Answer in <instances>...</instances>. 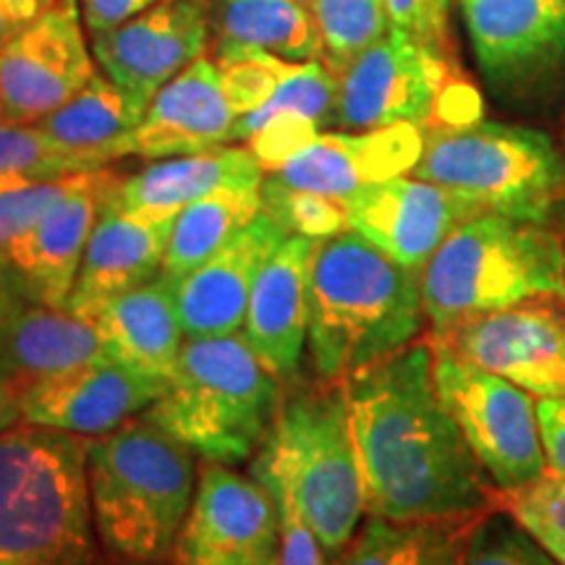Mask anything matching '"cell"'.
<instances>
[{
	"mask_svg": "<svg viewBox=\"0 0 565 565\" xmlns=\"http://www.w3.org/2000/svg\"><path fill=\"white\" fill-rule=\"evenodd\" d=\"M343 385L366 513L427 521L498 505V490L437 391L433 343L414 341Z\"/></svg>",
	"mask_w": 565,
	"mask_h": 565,
	"instance_id": "obj_1",
	"label": "cell"
},
{
	"mask_svg": "<svg viewBox=\"0 0 565 565\" xmlns=\"http://www.w3.org/2000/svg\"><path fill=\"white\" fill-rule=\"evenodd\" d=\"M249 477L291 503L328 561L341 555L366 513L345 385L286 380Z\"/></svg>",
	"mask_w": 565,
	"mask_h": 565,
	"instance_id": "obj_2",
	"label": "cell"
},
{
	"mask_svg": "<svg viewBox=\"0 0 565 565\" xmlns=\"http://www.w3.org/2000/svg\"><path fill=\"white\" fill-rule=\"evenodd\" d=\"M422 273L343 231L315 246L309 359L317 377L345 383L416 341L424 324Z\"/></svg>",
	"mask_w": 565,
	"mask_h": 565,
	"instance_id": "obj_3",
	"label": "cell"
},
{
	"mask_svg": "<svg viewBox=\"0 0 565 565\" xmlns=\"http://www.w3.org/2000/svg\"><path fill=\"white\" fill-rule=\"evenodd\" d=\"M92 519L108 563L173 557L196 487L194 450L145 416L89 437Z\"/></svg>",
	"mask_w": 565,
	"mask_h": 565,
	"instance_id": "obj_4",
	"label": "cell"
},
{
	"mask_svg": "<svg viewBox=\"0 0 565 565\" xmlns=\"http://www.w3.org/2000/svg\"><path fill=\"white\" fill-rule=\"evenodd\" d=\"M87 450L38 424L0 435V565H100Z\"/></svg>",
	"mask_w": 565,
	"mask_h": 565,
	"instance_id": "obj_5",
	"label": "cell"
},
{
	"mask_svg": "<svg viewBox=\"0 0 565 565\" xmlns=\"http://www.w3.org/2000/svg\"><path fill=\"white\" fill-rule=\"evenodd\" d=\"M532 299H565V249L550 223L482 212L458 225L422 270V303L435 338Z\"/></svg>",
	"mask_w": 565,
	"mask_h": 565,
	"instance_id": "obj_6",
	"label": "cell"
},
{
	"mask_svg": "<svg viewBox=\"0 0 565 565\" xmlns=\"http://www.w3.org/2000/svg\"><path fill=\"white\" fill-rule=\"evenodd\" d=\"M282 380L259 362L244 335L186 338L179 362L145 419L204 461L242 463L265 443Z\"/></svg>",
	"mask_w": 565,
	"mask_h": 565,
	"instance_id": "obj_7",
	"label": "cell"
},
{
	"mask_svg": "<svg viewBox=\"0 0 565 565\" xmlns=\"http://www.w3.org/2000/svg\"><path fill=\"white\" fill-rule=\"evenodd\" d=\"M412 173L515 221L553 223L565 204L563 150L524 126H427Z\"/></svg>",
	"mask_w": 565,
	"mask_h": 565,
	"instance_id": "obj_8",
	"label": "cell"
},
{
	"mask_svg": "<svg viewBox=\"0 0 565 565\" xmlns=\"http://www.w3.org/2000/svg\"><path fill=\"white\" fill-rule=\"evenodd\" d=\"M435 345V383L466 443L498 492L519 490L547 471L536 404L524 387L500 377L448 343Z\"/></svg>",
	"mask_w": 565,
	"mask_h": 565,
	"instance_id": "obj_9",
	"label": "cell"
},
{
	"mask_svg": "<svg viewBox=\"0 0 565 565\" xmlns=\"http://www.w3.org/2000/svg\"><path fill=\"white\" fill-rule=\"evenodd\" d=\"M487 82L515 105L565 95V0H461Z\"/></svg>",
	"mask_w": 565,
	"mask_h": 565,
	"instance_id": "obj_10",
	"label": "cell"
},
{
	"mask_svg": "<svg viewBox=\"0 0 565 565\" xmlns=\"http://www.w3.org/2000/svg\"><path fill=\"white\" fill-rule=\"evenodd\" d=\"M458 76L454 53L391 30L338 74L330 126L372 131L419 124L424 129L435 118L443 92Z\"/></svg>",
	"mask_w": 565,
	"mask_h": 565,
	"instance_id": "obj_11",
	"label": "cell"
},
{
	"mask_svg": "<svg viewBox=\"0 0 565 565\" xmlns=\"http://www.w3.org/2000/svg\"><path fill=\"white\" fill-rule=\"evenodd\" d=\"M280 513L270 492L228 463L204 461L183 521L175 565H263L278 555Z\"/></svg>",
	"mask_w": 565,
	"mask_h": 565,
	"instance_id": "obj_12",
	"label": "cell"
},
{
	"mask_svg": "<svg viewBox=\"0 0 565 565\" xmlns=\"http://www.w3.org/2000/svg\"><path fill=\"white\" fill-rule=\"evenodd\" d=\"M557 299H532L477 315L437 338L540 398L565 395V312Z\"/></svg>",
	"mask_w": 565,
	"mask_h": 565,
	"instance_id": "obj_13",
	"label": "cell"
},
{
	"mask_svg": "<svg viewBox=\"0 0 565 565\" xmlns=\"http://www.w3.org/2000/svg\"><path fill=\"white\" fill-rule=\"evenodd\" d=\"M95 66L76 0H58L0 51V121L38 124L84 89Z\"/></svg>",
	"mask_w": 565,
	"mask_h": 565,
	"instance_id": "obj_14",
	"label": "cell"
},
{
	"mask_svg": "<svg viewBox=\"0 0 565 565\" xmlns=\"http://www.w3.org/2000/svg\"><path fill=\"white\" fill-rule=\"evenodd\" d=\"M343 204L351 231L414 273L424 270L458 225L484 212L450 189L404 175L364 186Z\"/></svg>",
	"mask_w": 565,
	"mask_h": 565,
	"instance_id": "obj_15",
	"label": "cell"
},
{
	"mask_svg": "<svg viewBox=\"0 0 565 565\" xmlns=\"http://www.w3.org/2000/svg\"><path fill=\"white\" fill-rule=\"evenodd\" d=\"M207 38L200 0H158L139 17L92 34V53L113 84L150 105L173 76L202 58Z\"/></svg>",
	"mask_w": 565,
	"mask_h": 565,
	"instance_id": "obj_16",
	"label": "cell"
},
{
	"mask_svg": "<svg viewBox=\"0 0 565 565\" xmlns=\"http://www.w3.org/2000/svg\"><path fill=\"white\" fill-rule=\"evenodd\" d=\"M124 179L108 166L76 175L71 192L17 238L6 254V267L24 299L66 309L79 275L89 233L105 204L118 194Z\"/></svg>",
	"mask_w": 565,
	"mask_h": 565,
	"instance_id": "obj_17",
	"label": "cell"
},
{
	"mask_svg": "<svg viewBox=\"0 0 565 565\" xmlns=\"http://www.w3.org/2000/svg\"><path fill=\"white\" fill-rule=\"evenodd\" d=\"M166 380L147 377L100 356L34 385L19 398L21 422L58 433L100 437L137 419L160 398Z\"/></svg>",
	"mask_w": 565,
	"mask_h": 565,
	"instance_id": "obj_18",
	"label": "cell"
},
{
	"mask_svg": "<svg viewBox=\"0 0 565 565\" xmlns=\"http://www.w3.org/2000/svg\"><path fill=\"white\" fill-rule=\"evenodd\" d=\"M424 152L419 124H395L362 134H317L312 145L270 173L291 189L349 200L372 183L414 171Z\"/></svg>",
	"mask_w": 565,
	"mask_h": 565,
	"instance_id": "obj_19",
	"label": "cell"
},
{
	"mask_svg": "<svg viewBox=\"0 0 565 565\" xmlns=\"http://www.w3.org/2000/svg\"><path fill=\"white\" fill-rule=\"evenodd\" d=\"M175 217L126 210L118 194L105 204L84 249L68 312L92 320L105 301L145 286L162 273Z\"/></svg>",
	"mask_w": 565,
	"mask_h": 565,
	"instance_id": "obj_20",
	"label": "cell"
},
{
	"mask_svg": "<svg viewBox=\"0 0 565 565\" xmlns=\"http://www.w3.org/2000/svg\"><path fill=\"white\" fill-rule=\"evenodd\" d=\"M288 233L270 215L259 212L233 242L173 286L175 312L183 335H233L244 328L252 286L267 257L286 242Z\"/></svg>",
	"mask_w": 565,
	"mask_h": 565,
	"instance_id": "obj_21",
	"label": "cell"
},
{
	"mask_svg": "<svg viewBox=\"0 0 565 565\" xmlns=\"http://www.w3.org/2000/svg\"><path fill=\"white\" fill-rule=\"evenodd\" d=\"M315 246V238L288 236L257 273L246 307L242 335L282 383L299 374L307 349Z\"/></svg>",
	"mask_w": 565,
	"mask_h": 565,
	"instance_id": "obj_22",
	"label": "cell"
},
{
	"mask_svg": "<svg viewBox=\"0 0 565 565\" xmlns=\"http://www.w3.org/2000/svg\"><path fill=\"white\" fill-rule=\"evenodd\" d=\"M236 118L221 71L210 58H196L147 105L134 131L131 154L162 160L231 145Z\"/></svg>",
	"mask_w": 565,
	"mask_h": 565,
	"instance_id": "obj_23",
	"label": "cell"
},
{
	"mask_svg": "<svg viewBox=\"0 0 565 565\" xmlns=\"http://www.w3.org/2000/svg\"><path fill=\"white\" fill-rule=\"evenodd\" d=\"M100 356L108 353L87 317L30 299L0 312V380L17 398Z\"/></svg>",
	"mask_w": 565,
	"mask_h": 565,
	"instance_id": "obj_24",
	"label": "cell"
},
{
	"mask_svg": "<svg viewBox=\"0 0 565 565\" xmlns=\"http://www.w3.org/2000/svg\"><path fill=\"white\" fill-rule=\"evenodd\" d=\"M97 335L113 362L154 380L171 377L183 345L173 286L154 278L105 301L95 317Z\"/></svg>",
	"mask_w": 565,
	"mask_h": 565,
	"instance_id": "obj_25",
	"label": "cell"
},
{
	"mask_svg": "<svg viewBox=\"0 0 565 565\" xmlns=\"http://www.w3.org/2000/svg\"><path fill=\"white\" fill-rule=\"evenodd\" d=\"M265 171L249 147H210L194 154L158 160L124 179L118 202L126 210L175 217L183 207L221 189H259Z\"/></svg>",
	"mask_w": 565,
	"mask_h": 565,
	"instance_id": "obj_26",
	"label": "cell"
},
{
	"mask_svg": "<svg viewBox=\"0 0 565 565\" xmlns=\"http://www.w3.org/2000/svg\"><path fill=\"white\" fill-rule=\"evenodd\" d=\"M147 105L134 100L129 92L113 84L105 74H95L58 110L47 113L38 126L63 150L87 162L92 171L131 154V139L145 118Z\"/></svg>",
	"mask_w": 565,
	"mask_h": 565,
	"instance_id": "obj_27",
	"label": "cell"
},
{
	"mask_svg": "<svg viewBox=\"0 0 565 565\" xmlns=\"http://www.w3.org/2000/svg\"><path fill=\"white\" fill-rule=\"evenodd\" d=\"M212 47H257L282 61H322L320 26L301 0H200Z\"/></svg>",
	"mask_w": 565,
	"mask_h": 565,
	"instance_id": "obj_28",
	"label": "cell"
},
{
	"mask_svg": "<svg viewBox=\"0 0 565 565\" xmlns=\"http://www.w3.org/2000/svg\"><path fill=\"white\" fill-rule=\"evenodd\" d=\"M479 515L427 521L370 515L330 565H461L466 540Z\"/></svg>",
	"mask_w": 565,
	"mask_h": 565,
	"instance_id": "obj_29",
	"label": "cell"
},
{
	"mask_svg": "<svg viewBox=\"0 0 565 565\" xmlns=\"http://www.w3.org/2000/svg\"><path fill=\"white\" fill-rule=\"evenodd\" d=\"M263 212L259 189H221L175 215L160 278L181 280L215 257Z\"/></svg>",
	"mask_w": 565,
	"mask_h": 565,
	"instance_id": "obj_30",
	"label": "cell"
},
{
	"mask_svg": "<svg viewBox=\"0 0 565 565\" xmlns=\"http://www.w3.org/2000/svg\"><path fill=\"white\" fill-rule=\"evenodd\" d=\"M338 97V74L322 61L294 63V68L282 76L275 95L263 108L236 118L233 141H249L254 131L270 116L278 113H299L315 124H330Z\"/></svg>",
	"mask_w": 565,
	"mask_h": 565,
	"instance_id": "obj_31",
	"label": "cell"
},
{
	"mask_svg": "<svg viewBox=\"0 0 565 565\" xmlns=\"http://www.w3.org/2000/svg\"><path fill=\"white\" fill-rule=\"evenodd\" d=\"M322 38V63L335 74L387 34L385 0H309Z\"/></svg>",
	"mask_w": 565,
	"mask_h": 565,
	"instance_id": "obj_32",
	"label": "cell"
},
{
	"mask_svg": "<svg viewBox=\"0 0 565 565\" xmlns=\"http://www.w3.org/2000/svg\"><path fill=\"white\" fill-rule=\"evenodd\" d=\"M212 63L221 71V82L236 116L259 110L270 100L294 68V61L257 51V47H212Z\"/></svg>",
	"mask_w": 565,
	"mask_h": 565,
	"instance_id": "obj_33",
	"label": "cell"
},
{
	"mask_svg": "<svg viewBox=\"0 0 565 565\" xmlns=\"http://www.w3.org/2000/svg\"><path fill=\"white\" fill-rule=\"evenodd\" d=\"M259 194H263L265 215L280 223L288 236L322 242V238L349 231V215H345L343 200L303 192V189H291L286 183L275 181L273 175H267L263 181Z\"/></svg>",
	"mask_w": 565,
	"mask_h": 565,
	"instance_id": "obj_34",
	"label": "cell"
},
{
	"mask_svg": "<svg viewBox=\"0 0 565 565\" xmlns=\"http://www.w3.org/2000/svg\"><path fill=\"white\" fill-rule=\"evenodd\" d=\"M498 505L565 565V479L545 471L519 490L498 492Z\"/></svg>",
	"mask_w": 565,
	"mask_h": 565,
	"instance_id": "obj_35",
	"label": "cell"
},
{
	"mask_svg": "<svg viewBox=\"0 0 565 565\" xmlns=\"http://www.w3.org/2000/svg\"><path fill=\"white\" fill-rule=\"evenodd\" d=\"M76 175L79 173L63 179H34L24 173H0V265L6 267L9 246L32 231L42 215H47L71 192Z\"/></svg>",
	"mask_w": 565,
	"mask_h": 565,
	"instance_id": "obj_36",
	"label": "cell"
},
{
	"mask_svg": "<svg viewBox=\"0 0 565 565\" xmlns=\"http://www.w3.org/2000/svg\"><path fill=\"white\" fill-rule=\"evenodd\" d=\"M461 565H563L500 505L477 519Z\"/></svg>",
	"mask_w": 565,
	"mask_h": 565,
	"instance_id": "obj_37",
	"label": "cell"
},
{
	"mask_svg": "<svg viewBox=\"0 0 565 565\" xmlns=\"http://www.w3.org/2000/svg\"><path fill=\"white\" fill-rule=\"evenodd\" d=\"M84 171H92L87 162L63 150L38 124L0 121V173L63 179Z\"/></svg>",
	"mask_w": 565,
	"mask_h": 565,
	"instance_id": "obj_38",
	"label": "cell"
},
{
	"mask_svg": "<svg viewBox=\"0 0 565 565\" xmlns=\"http://www.w3.org/2000/svg\"><path fill=\"white\" fill-rule=\"evenodd\" d=\"M317 134H320V124L309 121L299 113H278V116H270L252 134L246 147L259 160L265 173H275L282 162H288L303 147L312 145Z\"/></svg>",
	"mask_w": 565,
	"mask_h": 565,
	"instance_id": "obj_39",
	"label": "cell"
},
{
	"mask_svg": "<svg viewBox=\"0 0 565 565\" xmlns=\"http://www.w3.org/2000/svg\"><path fill=\"white\" fill-rule=\"evenodd\" d=\"M385 11L393 30L412 34L437 51L454 53L448 32L450 0H385Z\"/></svg>",
	"mask_w": 565,
	"mask_h": 565,
	"instance_id": "obj_40",
	"label": "cell"
},
{
	"mask_svg": "<svg viewBox=\"0 0 565 565\" xmlns=\"http://www.w3.org/2000/svg\"><path fill=\"white\" fill-rule=\"evenodd\" d=\"M280 513L278 565H324V553L286 498L273 494Z\"/></svg>",
	"mask_w": 565,
	"mask_h": 565,
	"instance_id": "obj_41",
	"label": "cell"
},
{
	"mask_svg": "<svg viewBox=\"0 0 565 565\" xmlns=\"http://www.w3.org/2000/svg\"><path fill=\"white\" fill-rule=\"evenodd\" d=\"M536 422H540L547 471L565 479V395L536 401Z\"/></svg>",
	"mask_w": 565,
	"mask_h": 565,
	"instance_id": "obj_42",
	"label": "cell"
},
{
	"mask_svg": "<svg viewBox=\"0 0 565 565\" xmlns=\"http://www.w3.org/2000/svg\"><path fill=\"white\" fill-rule=\"evenodd\" d=\"M154 3L158 0H79V9L84 26H87L92 38V34L113 30V26L139 17L141 11H147Z\"/></svg>",
	"mask_w": 565,
	"mask_h": 565,
	"instance_id": "obj_43",
	"label": "cell"
},
{
	"mask_svg": "<svg viewBox=\"0 0 565 565\" xmlns=\"http://www.w3.org/2000/svg\"><path fill=\"white\" fill-rule=\"evenodd\" d=\"M58 0H0V51L40 21Z\"/></svg>",
	"mask_w": 565,
	"mask_h": 565,
	"instance_id": "obj_44",
	"label": "cell"
},
{
	"mask_svg": "<svg viewBox=\"0 0 565 565\" xmlns=\"http://www.w3.org/2000/svg\"><path fill=\"white\" fill-rule=\"evenodd\" d=\"M17 424H21L19 398L11 393V387L0 380V435L9 433Z\"/></svg>",
	"mask_w": 565,
	"mask_h": 565,
	"instance_id": "obj_45",
	"label": "cell"
},
{
	"mask_svg": "<svg viewBox=\"0 0 565 565\" xmlns=\"http://www.w3.org/2000/svg\"><path fill=\"white\" fill-rule=\"evenodd\" d=\"M19 299H24V294L19 291L13 275L6 270L3 265H0V312H3V309H9L11 303L19 301Z\"/></svg>",
	"mask_w": 565,
	"mask_h": 565,
	"instance_id": "obj_46",
	"label": "cell"
},
{
	"mask_svg": "<svg viewBox=\"0 0 565 565\" xmlns=\"http://www.w3.org/2000/svg\"><path fill=\"white\" fill-rule=\"evenodd\" d=\"M555 217H557V221H561V223H557V225H555V231H557V233H561V242H563V249H565V204H563V207H561V210H557V212H555ZM555 217H553V221H555Z\"/></svg>",
	"mask_w": 565,
	"mask_h": 565,
	"instance_id": "obj_47",
	"label": "cell"
},
{
	"mask_svg": "<svg viewBox=\"0 0 565 565\" xmlns=\"http://www.w3.org/2000/svg\"><path fill=\"white\" fill-rule=\"evenodd\" d=\"M110 565H126V563H110ZM150 565H175L173 561H166V563H150Z\"/></svg>",
	"mask_w": 565,
	"mask_h": 565,
	"instance_id": "obj_48",
	"label": "cell"
},
{
	"mask_svg": "<svg viewBox=\"0 0 565 565\" xmlns=\"http://www.w3.org/2000/svg\"><path fill=\"white\" fill-rule=\"evenodd\" d=\"M561 141H563V154H565V124H563V134H561Z\"/></svg>",
	"mask_w": 565,
	"mask_h": 565,
	"instance_id": "obj_49",
	"label": "cell"
},
{
	"mask_svg": "<svg viewBox=\"0 0 565 565\" xmlns=\"http://www.w3.org/2000/svg\"><path fill=\"white\" fill-rule=\"evenodd\" d=\"M263 565H278V555L273 557V561H267V563H263Z\"/></svg>",
	"mask_w": 565,
	"mask_h": 565,
	"instance_id": "obj_50",
	"label": "cell"
},
{
	"mask_svg": "<svg viewBox=\"0 0 565 565\" xmlns=\"http://www.w3.org/2000/svg\"><path fill=\"white\" fill-rule=\"evenodd\" d=\"M301 3H309V0H301Z\"/></svg>",
	"mask_w": 565,
	"mask_h": 565,
	"instance_id": "obj_51",
	"label": "cell"
}]
</instances>
